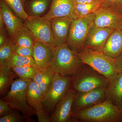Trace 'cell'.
I'll return each mask as SVG.
<instances>
[{"mask_svg":"<svg viewBox=\"0 0 122 122\" xmlns=\"http://www.w3.org/2000/svg\"><path fill=\"white\" fill-rule=\"evenodd\" d=\"M72 117L74 122H122V111L106 99L83 110L73 112Z\"/></svg>","mask_w":122,"mask_h":122,"instance_id":"cell-1","label":"cell"},{"mask_svg":"<svg viewBox=\"0 0 122 122\" xmlns=\"http://www.w3.org/2000/svg\"><path fill=\"white\" fill-rule=\"evenodd\" d=\"M85 64L79 59L77 52L71 49L66 42L55 47L51 66L55 72L62 76H72Z\"/></svg>","mask_w":122,"mask_h":122,"instance_id":"cell-2","label":"cell"},{"mask_svg":"<svg viewBox=\"0 0 122 122\" xmlns=\"http://www.w3.org/2000/svg\"><path fill=\"white\" fill-rule=\"evenodd\" d=\"M32 79L19 78L14 81L10 90L1 98L7 102L13 109L20 112L26 119L36 115V112L29 104L26 93L29 84Z\"/></svg>","mask_w":122,"mask_h":122,"instance_id":"cell-3","label":"cell"},{"mask_svg":"<svg viewBox=\"0 0 122 122\" xmlns=\"http://www.w3.org/2000/svg\"><path fill=\"white\" fill-rule=\"evenodd\" d=\"M109 84V78L86 64L71 76V88L76 93L107 88Z\"/></svg>","mask_w":122,"mask_h":122,"instance_id":"cell-4","label":"cell"},{"mask_svg":"<svg viewBox=\"0 0 122 122\" xmlns=\"http://www.w3.org/2000/svg\"><path fill=\"white\" fill-rule=\"evenodd\" d=\"M77 54L83 63L107 78L118 72L115 59L107 56L103 52L83 49L77 52Z\"/></svg>","mask_w":122,"mask_h":122,"instance_id":"cell-5","label":"cell"},{"mask_svg":"<svg viewBox=\"0 0 122 122\" xmlns=\"http://www.w3.org/2000/svg\"><path fill=\"white\" fill-rule=\"evenodd\" d=\"M95 17L94 13L73 19L66 41L71 49L78 52L83 49Z\"/></svg>","mask_w":122,"mask_h":122,"instance_id":"cell-6","label":"cell"},{"mask_svg":"<svg viewBox=\"0 0 122 122\" xmlns=\"http://www.w3.org/2000/svg\"><path fill=\"white\" fill-rule=\"evenodd\" d=\"M71 87V76H61L55 72L51 85L44 97L46 112H53L58 102Z\"/></svg>","mask_w":122,"mask_h":122,"instance_id":"cell-7","label":"cell"},{"mask_svg":"<svg viewBox=\"0 0 122 122\" xmlns=\"http://www.w3.org/2000/svg\"><path fill=\"white\" fill-rule=\"evenodd\" d=\"M24 25L36 41H39L55 47L50 20L44 17L29 16Z\"/></svg>","mask_w":122,"mask_h":122,"instance_id":"cell-8","label":"cell"},{"mask_svg":"<svg viewBox=\"0 0 122 122\" xmlns=\"http://www.w3.org/2000/svg\"><path fill=\"white\" fill-rule=\"evenodd\" d=\"M106 91L107 88L102 87L86 92L76 93L72 105V112L105 101L106 99Z\"/></svg>","mask_w":122,"mask_h":122,"instance_id":"cell-9","label":"cell"},{"mask_svg":"<svg viewBox=\"0 0 122 122\" xmlns=\"http://www.w3.org/2000/svg\"><path fill=\"white\" fill-rule=\"evenodd\" d=\"M114 30L98 27L94 24L90 29L83 49L103 52L107 39Z\"/></svg>","mask_w":122,"mask_h":122,"instance_id":"cell-10","label":"cell"},{"mask_svg":"<svg viewBox=\"0 0 122 122\" xmlns=\"http://www.w3.org/2000/svg\"><path fill=\"white\" fill-rule=\"evenodd\" d=\"M76 93L71 87L58 102L51 116V122H72V105Z\"/></svg>","mask_w":122,"mask_h":122,"instance_id":"cell-11","label":"cell"},{"mask_svg":"<svg viewBox=\"0 0 122 122\" xmlns=\"http://www.w3.org/2000/svg\"><path fill=\"white\" fill-rule=\"evenodd\" d=\"M55 47L42 42H35L33 48V57L38 70L44 69L51 66Z\"/></svg>","mask_w":122,"mask_h":122,"instance_id":"cell-12","label":"cell"},{"mask_svg":"<svg viewBox=\"0 0 122 122\" xmlns=\"http://www.w3.org/2000/svg\"><path fill=\"white\" fill-rule=\"evenodd\" d=\"M94 25L98 27L115 29L122 25V14L101 7L95 13Z\"/></svg>","mask_w":122,"mask_h":122,"instance_id":"cell-13","label":"cell"},{"mask_svg":"<svg viewBox=\"0 0 122 122\" xmlns=\"http://www.w3.org/2000/svg\"><path fill=\"white\" fill-rule=\"evenodd\" d=\"M50 9L44 16L48 20L55 18L68 17L75 19V0H52Z\"/></svg>","mask_w":122,"mask_h":122,"instance_id":"cell-14","label":"cell"},{"mask_svg":"<svg viewBox=\"0 0 122 122\" xmlns=\"http://www.w3.org/2000/svg\"><path fill=\"white\" fill-rule=\"evenodd\" d=\"M73 19L68 17H63L51 20L55 46L66 43Z\"/></svg>","mask_w":122,"mask_h":122,"instance_id":"cell-15","label":"cell"},{"mask_svg":"<svg viewBox=\"0 0 122 122\" xmlns=\"http://www.w3.org/2000/svg\"><path fill=\"white\" fill-rule=\"evenodd\" d=\"M106 99L121 108L122 106V73L118 72L109 79Z\"/></svg>","mask_w":122,"mask_h":122,"instance_id":"cell-16","label":"cell"},{"mask_svg":"<svg viewBox=\"0 0 122 122\" xmlns=\"http://www.w3.org/2000/svg\"><path fill=\"white\" fill-rule=\"evenodd\" d=\"M122 52V25L115 29L107 39L103 53L116 59Z\"/></svg>","mask_w":122,"mask_h":122,"instance_id":"cell-17","label":"cell"},{"mask_svg":"<svg viewBox=\"0 0 122 122\" xmlns=\"http://www.w3.org/2000/svg\"><path fill=\"white\" fill-rule=\"evenodd\" d=\"M0 13L4 18L7 31L12 38L24 22L22 19L14 15L5 0H0Z\"/></svg>","mask_w":122,"mask_h":122,"instance_id":"cell-18","label":"cell"},{"mask_svg":"<svg viewBox=\"0 0 122 122\" xmlns=\"http://www.w3.org/2000/svg\"><path fill=\"white\" fill-rule=\"evenodd\" d=\"M26 96L29 104L35 110L36 116L46 112L43 105L44 95L36 83L32 80L29 84Z\"/></svg>","mask_w":122,"mask_h":122,"instance_id":"cell-19","label":"cell"},{"mask_svg":"<svg viewBox=\"0 0 122 122\" xmlns=\"http://www.w3.org/2000/svg\"><path fill=\"white\" fill-rule=\"evenodd\" d=\"M55 72L51 66L42 70H38L32 80L36 83L44 95L52 82Z\"/></svg>","mask_w":122,"mask_h":122,"instance_id":"cell-20","label":"cell"},{"mask_svg":"<svg viewBox=\"0 0 122 122\" xmlns=\"http://www.w3.org/2000/svg\"><path fill=\"white\" fill-rule=\"evenodd\" d=\"M17 76L5 63L0 66V94L5 96L10 86Z\"/></svg>","mask_w":122,"mask_h":122,"instance_id":"cell-21","label":"cell"},{"mask_svg":"<svg viewBox=\"0 0 122 122\" xmlns=\"http://www.w3.org/2000/svg\"><path fill=\"white\" fill-rule=\"evenodd\" d=\"M12 38L16 45L27 48H33L36 41L24 24L18 30Z\"/></svg>","mask_w":122,"mask_h":122,"instance_id":"cell-22","label":"cell"},{"mask_svg":"<svg viewBox=\"0 0 122 122\" xmlns=\"http://www.w3.org/2000/svg\"><path fill=\"white\" fill-rule=\"evenodd\" d=\"M52 0H30L26 5V12L30 16H39L47 10Z\"/></svg>","mask_w":122,"mask_h":122,"instance_id":"cell-23","label":"cell"},{"mask_svg":"<svg viewBox=\"0 0 122 122\" xmlns=\"http://www.w3.org/2000/svg\"><path fill=\"white\" fill-rule=\"evenodd\" d=\"M104 0H97L89 3L76 4L74 14L76 18L95 13L102 7Z\"/></svg>","mask_w":122,"mask_h":122,"instance_id":"cell-24","label":"cell"},{"mask_svg":"<svg viewBox=\"0 0 122 122\" xmlns=\"http://www.w3.org/2000/svg\"><path fill=\"white\" fill-rule=\"evenodd\" d=\"M5 63L11 69L27 65L36 66L33 57L23 56L14 53Z\"/></svg>","mask_w":122,"mask_h":122,"instance_id":"cell-25","label":"cell"},{"mask_svg":"<svg viewBox=\"0 0 122 122\" xmlns=\"http://www.w3.org/2000/svg\"><path fill=\"white\" fill-rule=\"evenodd\" d=\"M12 69L19 78L28 79H32L38 70L36 66L33 65L14 67Z\"/></svg>","mask_w":122,"mask_h":122,"instance_id":"cell-26","label":"cell"},{"mask_svg":"<svg viewBox=\"0 0 122 122\" xmlns=\"http://www.w3.org/2000/svg\"><path fill=\"white\" fill-rule=\"evenodd\" d=\"M15 43L10 37L5 44L0 46V66L6 62L14 53Z\"/></svg>","mask_w":122,"mask_h":122,"instance_id":"cell-27","label":"cell"},{"mask_svg":"<svg viewBox=\"0 0 122 122\" xmlns=\"http://www.w3.org/2000/svg\"><path fill=\"white\" fill-rule=\"evenodd\" d=\"M9 7L18 17L25 20L29 16L25 10L21 0H5Z\"/></svg>","mask_w":122,"mask_h":122,"instance_id":"cell-28","label":"cell"},{"mask_svg":"<svg viewBox=\"0 0 122 122\" xmlns=\"http://www.w3.org/2000/svg\"><path fill=\"white\" fill-rule=\"evenodd\" d=\"M25 120L20 112L14 109L7 115L0 117V122H22Z\"/></svg>","mask_w":122,"mask_h":122,"instance_id":"cell-29","label":"cell"},{"mask_svg":"<svg viewBox=\"0 0 122 122\" xmlns=\"http://www.w3.org/2000/svg\"><path fill=\"white\" fill-rule=\"evenodd\" d=\"M102 6L122 14V0H104Z\"/></svg>","mask_w":122,"mask_h":122,"instance_id":"cell-30","label":"cell"},{"mask_svg":"<svg viewBox=\"0 0 122 122\" xmlns=\"http://www.w3.org/2000/svg\"><path fill=\"white\" fill-rule=\"evenodd\" d=\"M14 53L23 56L33 57V48L20 46L15 44Z\"/></svg>","mask_w":122,"mask_h":122,"instance_id":"cell-31","label":"cell"},{"mask_svg":"<svg viewBox=\"0 0 122 122\" xmlns=\"http://www.w3.org/2000/svg\"><path fill=\"white\" fill-rule=\"evenodd\" d=\"M14 109L7 102L1 99L0 100V117L8 114Z\"/></svg>","mask_w":122,"mask_h":122,"instance_id":"cell-32","label":"cell"},{"mask_svg":"<svg viewBox=\"0 0 122 122\" xmlns=\"http://www.w3.org/2000/svg\"><path fill=\"white\" fill-rule=\"evenodd\" d=\"M6 27L0 30V46L5 44L10 38L8 37Z\"/></svg>","mask_w":122,"mask_h":122,"instance_id":"cell-33","label":"cell"},{"mask_svg":"<svg viewBox=\"0 0 122 122\" xmlns=\"http://www.w3.org/2000/svg\"><path fill=\"white\" fill-rule=\"evenodd\" d=\"M115 60L116 68L118 72L122 73V52Z\"/></svg>","mask_w":122,"mask_h":122,"instance_id":"cell-34","label":"cell"},{"mask_svg":"<svg viewBox=\"0 0 122 122\" xmlns=\"http://www.w3.org/2000/svg\"><path fill=\"white\" fill-rule=\"evenodd\" d=\"M97 0H75L76 4H84L95 1Z\"/></svg>","mask_w":122,"mask_h":122,"instance_id":"cell-35","label":"cell"},{"mask_svg":"<svg viewBox=\"0 0 122 122\" xmlns=\"http://www.w3.org/2000/svg\"><path fill=\"white\" fill-rule=\"evenodd\" d=\"M6 26H5L4 18H3L2 14L0 13V30L4 28Z\"/></svg>","mask_w":122,"mask_h":122,"instance_id":"cell-36","label":"cell"},{"mask_svg":"<svg viewBox=\"0 0 122 122\" xmlns=\"http://www.w3.org/2000/svg\"><path fill=\"white\" fill-rule=\"evenodd\" d=\"M21 1H22V4H23V5H24V7H25V0H21Z\"/></svg>","mask_w":122,"mask_h":122,"instance_id":"cell-37","label":"cell"},{"mask_svg":"<svg viewBox=\"0 0 122 122\" xmlns=\"http://www.w3.org/2000/svg\"><path fill=\"white\" fill-rule=\"evenodd\" d=\"M120 109H121V110H122V107H121V108H120Z\"/></svg>","mask_w":122,"mask_h":122,"instance_id":"cell-38","label":"cell"}]
</instances>
